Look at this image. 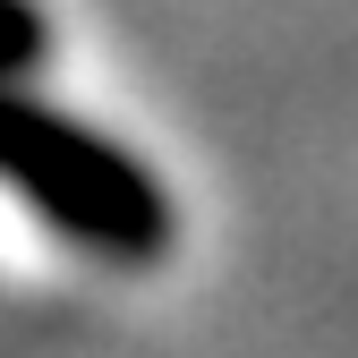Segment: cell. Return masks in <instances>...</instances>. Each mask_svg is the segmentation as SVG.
<instances>
[{"instance_id":"cell-1","label":"cell","mask_w":358,"mask_h":358,"mask_svg":"<svg viewBox=\"0 0 358 358\" xmlns=\"http://www.w3.org/2000/svg\"><path fill=\"white\" fill-rule=\"evenodd\" d=\"M0 188L94 264H154L179 239L154 162H137L94 120L43 103L26 85H0Z\"/></svg>"},{"instance_id":"cell-2","label":"cell","mask_w":358,"mask_h":358,"mask_svg":"<svg viewBox=\"0 0 358 358\" xmlns=\"http://www.w3.org/2000/svg\"><path fill=\"white\" fill-rule=\"evenodd\" d=\"M52 52V17L34 0H0V85H26Z\"/></svg>"}]
</instances>
